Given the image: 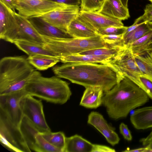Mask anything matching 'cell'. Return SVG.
Returning a JSON list of instances; mask_svg holds the SVG:
<instances>
[{
  "instance_id": "cell-36",
  "label": "cell",
  "mask_w": 152,
  "mask_h": 152,
  "mask_svg": "<svg viewBox=\"0 0 152 152\" xmlns=\"http://www.w3.org/2000/svg\"><path fill=\"white\" fill-rule=\"evenodd\" d=\"M140 141L143 145L147 148L145 152H152V131L147 136L141 139Z\"/></svg>"
},
{
  "instance_id": "cell-5",
  "label": "cell",
  "mask_w": 152,
  "mask_h": 152,
  "mask_svg": "<svg viewBox=\"0 0 152 152\" xmlns=\"http://www.w3.org/2000/svg\"><path fill=\"white\" fill-rule=\"evenodd\" d=\"M42 36L45 42L44 48L54 56L60 58L91 49L108 47L99 34L85 39Z\"/></svg>"
},
{
  "instance_id": "cell-14",
  "label": "cell",
  "mask_w": 152,
  "mask_h": 152,
  "mask_svg": "<svg viewBox=\"0 0 152 152\" xmlns=\"http://www.w3.org/2000/svg\"><path fill=\"white\" fill-rule=\"evenodd\" d=\"M14 15L19 26L15 41H26L44 45L45 42L42 36L38 32L28 19L15 12Z\"/></svg>"
},
{
  "instance_id": "cell-26",
  "label": "cell",
  "mask_w": 152,
  "mask_h": 152,
  "mask_svg": "<svg viewBox=\"0 0 152 152\" xmlns=\"http://www.w3.org/2000/svg\"><path fill=\"white\" fill-rule=\"evenodd\" d=\"M44 138L50 144L64 152L66 137L62 132H53L51 131L40 132Z\"/></svg>"
},
{
  "instance_id": "cell-7",
  "label": "cell",
  "mask_w": 152,
  "mask_h": 152,
  "mask_svg": "<svg viewBox=\"0 0 152 152\" xmlns=\"http://www.w3.org/2000/svg\"><path fill=\"white\" fill-rule=\"evenodd\" d=\"M0 140L10 150L17 152H30L20 127L14 124L0 111Z\"/></svg>"
},
{
  "instance_id": "cell-35",
  "label": "cell",
  "mask_w": 152,
  "mask_h": 152,
  "mask_svg": "<svg viewBox=\"0 0 152 152\" xmlns=\"http://www.w3.org/2000/svg\"><path fill=\"white\" fill-rule=\"evenodd\" d=\"M119 130L121 134L124 138L128 141L132 140V136L127 125L124 123H121L119 126Z\"/></svg>"
},
{
  "instance_id": "cell-39",
  "label": "cell",
  "mask_w": 152,
  "mask_h": 152,
  "mask_svg": "<svg viewBox=\"0 0 152 152\" xmlns=\"http://www.w3.org/2000/svg\"><path fill=\"white\" fill-rule=\"evenodd\" d=\"M17 0H0L7 7L15 12V7L17 3Z\"/></svg>"
},
{
  "instance_id": "cell-23",
  "label": "cell",
  "mask_w": 152,
  "mask_h": 152,
  "mask_svg": "<svg viewBox=\"0 0 152 152\" xmlns=\"http://www.w3.org/2000/svg\"><path fill=\"white\" fill-rule=\"evenodd\" d=\"M27 59L33 66L37 69L41 71L53 67L60 61L59 57L43 55L28 56Z\"/></svg>"
},
{
  "instance_id": "cell-13",
  "label": "cell",
  "mask_w": 152,
  "mask_h": 152,
  "mask_svg": "<svg viewBox=\"0 0 152 152\" xmlns=\"http://www.w3.org/2000/svg\"><path fill=\"white\" fill-rule=\"evenodd\" d=\"M87 123L99 132L112 146L119 143L120 139L118 134L100 113L96 112H91L88 115Z\"/></svg>"
},
{
  "instance_id": "cell-40",
  "label": "cell",
  "mask_w": 152,
  "mask_h": 152,
  "mask_svg": "<svg viewBox=\"0 0 152 152\" xmlns=\"http://www.w3.org/2000/svg\"><path fill=\"white\" fill-rule=\"evenodd\" d=\"M147 149V148L146 147H145L143 148H140L133 149H126L123 151L129 152H145Z\"/></svg>"
},
{
  "instance_id": "cell-3",
  "label": "cell",
  "mask_w": 152,
  "mask_h": 152,
  "mask_svg": "<svg viewBox=\"0 0 152 152\" xmlns=\"http://www.w3.org/2000/svg\"><path fill=\"white\" fill-rule=\"evenodd\" d=\"M24 56H7L0 61V95L25 90L37 71Z\"/></svg>"
},
{
  "instance_id": "cell-25",
  "label": "cell",
  "mask_w": 152,
  "mask_h": 152,
  "mask_svg": "<svg viewBox=\"0 0 152 152\" xmlns=\"http://www.w3.org/2000/svg\"><path fill=\"white\" fill-rule=\"evenodd\" d=\"M14 43L18 48L28 56L37 55L54 56L45 49L43 45L23 40L16 41Z\"/></svg>"
},
{
  "instance_id": "cell-33",
  "label": "cell",
  "mask_w": 152,
  "mask_h": 152,
  "mask_svg": "<svg viewBox=\"0 0 152 152\" xmlns=\"http://www.w3.org/2000/svg\"><path fill=\"white\" fill-rule=\"evenodd\" d=\"M151 21H152V3L146 6L144 14L137 19L134 23L142 24Z\"/></svg>"
},
{
  "instance_id": "cell-15",
  "label": "cell",
  "mask_w": 152,
  "mask_h": 152,
  "mask_svg": "<svg viewBox=\"0 0 152 152\" xmlns=\"http://www.w3.org/2000/svg\"><path fill=\"white\" fill-rule=\"evenodd\" d=\"M79 15L96 31L111 26H124L121 20L110 17L97 11H80Z\"/></svg>"
},
{
  "instance_id": "cell-27",
  "label": "cell",
  "mask_w": 152,
  "mask_h": 152,
  "mask_svg": "<svg viewBox=\"0 0 152 152\" xmlns=\"http://www.w3.org/2000/svg\"><path fill=\"white\" fill-rule=\"evenodd\" d=\"M150 28L148 22L144 23L127 34H123L125 45L126 46L140 39L149 31Z\"/></svg>"
},
{
  "instance_id": "cell-19",
  "label": "cell",
  "mask_w": 152,
  "mask_h": 152,
  "mask_svg": "<svg viewBox=\"0 0 152 152\" xmlns=\"http://www.w3.org/2000/svg\"><path fill=\"white\" fill-rule=\"evenodd\" d=\"M133 55L143 76L152 81V45L140 50Z\"/></svg>"
},
{
  "instance_id": "cell-31",
  "label": "cell",
  "mask_w": 152,
  "mask_h": 152,
  "mask_svg": "<svg viewBox=\"0 0 152 152\" xmlns=\"http://www.w3.org/2000/svg\"><path fill=\"white\" fill-rule=\"evenodd\" d=\"M80 11L94 12L100 8L103 2L100 0H80Z\"/></svg>"
},
{
  "instance_id": "cell-4",
  "label": "cell",
  "mask_w": 152,
  "mask_h": 152,
  "mask_svg": "<svg viewBox=\"0 0 152 152\" xmlns=\"http://www.w3.org/2000/svg\"><path fill=\"white\" fill-rule=\"evenodd\" d=\"M25 90L32 96L57 104L66 103L72 94L66 82L57 76L43 77L38 71L29 81Z\"/></svg>"
},
{
  "instance_id": "cell-8",
  "label": "cell",
  "mask_w": 152,
  "mask_h": 152,
  "mask_svg": "<svg viewBox=\"0 0 152 152\" xmlns=\"http://www.w3.org/2000/svg\"><path fill=\"white\" fill-rule=\"evenodd\" d=\"M33 97L27 94L21 98L19 103L23 116L40 132L51 131L46 121L41 100Z\"/></svg>"
},
{
  "instance_id": "cell-20",
  "label": "cell",
  "mask_w": 152,
  "mask_h": 152,
  "mask_svg": "<svg viewBox=\"0 0 152 152\" xmlns=\"http://www.w3.org/2000/svg\"><path fill=\"white\" fill-rule=\"evenodd\" d=\"M133 126L138 130L152 128V106L135 110L130 116Z\"/></svg>"
},
{
  "instance_id": "cell-30",
  "label": "cell",
  "mask_w": 152,
  "mask_h": 152,
  "mask_svg": "<svg viewBox=\"0 0 152 152\" xmlns=\"http://www.w3.org/2000/svg\"><path fill=\"white\" fill-rule=\"evenodd\" d=\"M123 34L120 35H108L101 36L104 42L108 46L125 47Z\"/></svg>"
},
{
  "instance_id": "cell-1",
  "label": "cell",
  "mask_w": 152,
  "mask_h": 152,
  "mask_svg": "<svg viewBox=\"0 0 152 152\" xmlns=\"http://www.w3.org/2000/svg\"><path fill=\"white\" fill-rule=\"evenodd\" d=\"M52 70L59 77L85 88L99 87L104 92L110 90L124 78L114 68L102 63H64L54 66Z\"/></svg>"
},
{
  "instance_id": "cell-41",
  "label": "cell",
  "mask_w": 152,
  "mask_h": 152,
  "mask_svg": "<svg viewBox=\"0 0 152 152\" xmlns=\"http://www.w3.org/2000/svg\"><path fill=\"white\" fill-rule=\"evenodd\" d=\"M101 1H102V2H103L104 0H100Z\"/></svg>"
},
{
  "instance_id": "cell-34",
  "label": "cell",
  "mask_w": 152,
  "mask_h": 152,
  "mask_svg": "<svg viewBox=\"0 0 152 152\" xmlns=\"http://www.w3.org/2000/svg\"><path fill=\"white\" fill-rule=\"evenodd\" d=\"M140 79L147 91L148 95L150 99L152 100V81L143 75L140 76Z\"/></svg>"
},
{
  "instance_id": "cell-42",
  "label": "cell",
  "mask_w": 152,
  "mask_h": 152,
  "mask_svg": "<svg viewBox=\"0 0 152 152\" xmlns=\"http://www.w3.org/2000/svg\"><path fill=\"white\" fill-rule=\"evenodd\" d=\"M149 1H151L152 2V0H149Z\"/></svg>"
},
{
  "instance_id": "cell-18",
  "label": "cell",
  "mask_w": 152,
  "mask_h": 152,
  "mask_svg": "<svg viewBox=\"0 0 152 152\" xmlns=\"http://www.w3.org/2000/svg\"><path fill=\"white\" fill-rule=\"evenodd\" d=\"M27 18L41 36L61 38H72L66 32L54 26L40 17L34 16Z\"/></svg>"
},
{
  "instance_id": "cell-2",
  "label": "cell",
  "mask_w": 152,
  "mask_h": 152,
  "mask_svg": "<svg viewBox=\"0 0 152 152\" xmlns=\"http://www.w3.org/2000/svg\"><path fill=\"white\" fill-rule=\"evenodd\" d=\"M104 93L102 104L109 117L115 120L126 117L131 111L148 102L150 98L143 90L126 77Z\"/></svg>"
},
{
  "instance_id": "cell-38",
  "label": "cell",
  "mask_w": 152,
  "mask_h": 152,
  "mask_svg": "<svg viewBox=\"0 0 152 152\" xmlns=\"http://www.w3.org/2000/svg\"><path fill=\"white\" fill-rule=\"evenodd\" d=\"M54 2L68 5L80 6V0H50Z\"/></svg>"
},
{
  "instance_id": "cell-29",
  "label": "cell",
  "mask_w": 152,
  "mask_h": 152,
  "mask_svg": "<svg viewBox=\"0 0 152 152\" xmlns=\"http://www.w3.org/2000/svg\"><path fill=\"white\" fill-rule=\"evenodd\" d=\"M126 47H122L118 46H108L98 48L87 50L79 54L81 55L90 54L112 57L116 55Z\"/></svg>"
},
{
  "instance_id": "cell-22",
  "label": "cell",
  "mask_w": 152,
  "mask_h": 152,
  "mask_svg": "<svg viewBox=\"0 0 152 152\" xmlns=\"http://www.w3.org/2000/svg\"><path fill=\"white\" fill-rule=\"evenodd\" d=\"M94 145L82 136L75 134L66 137L64 152H92Z\"/></svg>"
},
{
  "instance_id": "cell-28",
  "label": "cell",
  "mask_w": 152,
  "mask_h": 152,
  "mask_svg": "<svg viewBox=\"0 0 152 152\" xmlns=\"http://www.w3.org/2000/svg\"><path fill=\"white\" fill-rule=\"evenodd\" d=\"M148 23L150 28L149 31L140 39L126 46L131 50L133 54L142 49L152 45V21Z\"/></svg>"
},
{
  "instance_id": "cell-11",
  "label": "cell",
  "mask_w": 152,
  "mask_h": 152,
  "mask_svg": "<svg viewBox=\"0 0 152 152\" xmlns=\"http://www.w3.org/2000/svg\"><path fill=\"white\" fill-rule=\"evenodd\" d=\"M80 7L67 5L62 8L38 16L54 26L67 32L70 23L79 15Z\"/></svg>"
},
{
  "instance_id": "cell-24",
  "label": "cell",
  "mask_w": 152,
  "mask_h": 152,
  "mask_svg": "<svg viewBox=\"0 0 152 152\" xmlns=\"http://www.w3.org/2000/svg\"><path fill=\"white\" fill-rule=\"evenodd\" d=\"M111 57L90 54H74L60 57V61L66 63H102Z\"/></svg>"
},
{
  "instance_id": "cell-10",
  "label": "cell",
  "mask_w": 152,
  "mask_h": 152,
  "mask_svg": "<svg viewBox=\"0 0 152 152\" xmlns=\"http://www.w3.org/2000/svg\"><path fill=\"white\" fill-rule=\"evenodd\" d=\"M27 94L25 90H23L0 95V111L19 127L23 117L20 101L21 98Z\"/></svg>"
},
{
  "instance_id": "cell-21",
  "label": "cell",
  "mask_w": 152,
  "mask_h": 152,
  "mask_svg": "<svg viewBox=\"0 0 152 152\" xmlns=\"http://www.w3.org/2000/svg\"><path fill=\"white\" fill-rule=\"evenodd\" d=\"M104 92L99 87L86 88L80 105L88 108H96L102 104Z\"/></svg>"
},
{
  "instance_id": "cell-12",
  "label": "cell",
  "mask_w": 152,
  "mask_h": 152,
  "mask_svg": "<svg viewBox=\"0 0 152 152\" xmlns=\"http://www.w3.org/2000/svg\"><path fill=\"white\" fill-rule=\"evenodd\" d=\"M14 12L0 1V38L11 43L15 41L19 28Z\"/></svg>"
},
{
  "instance_id": "cell-37",
  "label": "cell",
  "mask_w": 152,
  "mask_h": 152,
  "mask_svg": "<svg viewBox=\"0 0 152 152\" xmlns=\"http://www.w3.org/2000/svg\"><path fill=\"white\" fill-rule=\"evenodd\" d=\"M115 150L109 147L101 145L94 144L92 152H115Z\"/></svg>"
},
{
  "instance_id": "cell-6",
  "label": "cell",
  "mask_w": 152,
  "mask_h": 152,
  "mask_svg": "<svg viewBox=\"0 0 152 152\" xmlns=\"http://www.w3.org/2000/svg\"><path fill=\"white\" fill-rule=\"evenodd\" d=\"M114 68L123 77H127L143 90L147 92L142 83L140 77L143 74L138 67L131 50L126 46L116 55L102 63Z\"/></svg>"
},
{
  "instance_id": "cell-16",
  "label": "cell",
  "mask_w": 152,
  "mask_h": 152,
  "mask_svg": "<svg viewBox=\"0 0 152 152\" xmlns=\"http://www.w3.org/2000/svg\"><path fill=\"white\" fill-rule=\"evenodd\" d=\"M67 32L72 38L85 39L96 36L97 31L79 15L69 25Z\"/></svg>"
},
{
  "instance_id": "cell-32",
  "label": "cell",
  "mask_w": 152,
  "mask_h": 152,
  "mask_svg": "<svg viewBox=\"0 0 152 152\" xmlns=\"http://www.w3.org/2000/svg\"><path fill=\"white\" fill-rule=\"evenodd\" d=\"M127 27L111 26L100 28L97 31L98 34L101 36L108 35H120L124 34Z\"/></svg>"
},
{
  "instance_id": "cell-17",
  "label": "cell",
  "mask_w": 152,
  "mask_h": 152,
  "mask_svg": "<svg viewBox=\"0 0 152 152\" xmlns=\"http://www.w3.org/2000/svg\"><path fill=\"white\" fill-rule=\"evenodd\" d=\"M97 11L121 21L127 19L130 17L128 7L123 4L121 0H104Z\"/></svg>"
},
{
  "instance_id": "cell-9",
  "label": "cell",
  "mask_w": 152,
  "mask_h": 152,
  "mask_svg": "<svg viewBox=\"0 0 152 152\" xmlns=\"http://www.w3.org/2000/svg\"><path fill=\"white\" fill-rule=\"evenodd\" d=\"M66 5L50 0H17L15 9L18 14L28 18L44 15Z\"/></svg>"
}]
</instances>
